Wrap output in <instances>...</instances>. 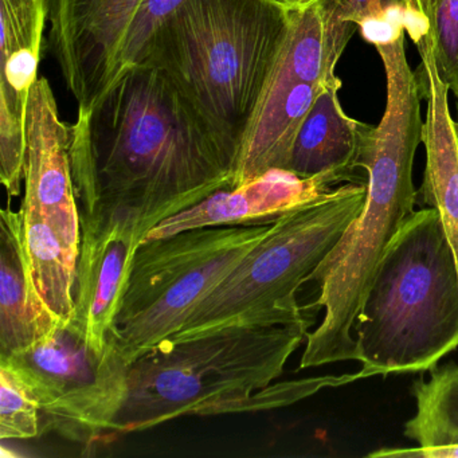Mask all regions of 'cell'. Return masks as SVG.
<instances>
[{"label":"cell","mask_w":458,"mask_h":458,"mask_svg":"<svg viewBox=\"0 0 458 458\" xmlns=\"http://www.w3.org/2000/svg\"><path fill=\"white\" fill-rule=\"evenodd\" d=\"M0 361L38 401L42 434L57 433L85 446L114 436L127 398L130 364L111 339L100 359L66 326L25 352L0 356Z\"/></svg>","instance_id":"obj_9"},{"label":"cell","mask_w":458,"mask_h":458,"mask_svg":"<svg viewBox=\"0 0 458 458\" xmlns=\"http://www.w3.org/2000/svg\"><path fill=\"white\" fill-rule=\"evenodd\" d=\"M186 0H141L124 42L122 74L138 64L144 47Z\"/></svg>","instance_id":"obj_22"},{"label":"cell","mask_w":458,"mask_h":458,"mask_svg":"<svg viewBox=\"0 0 458 458\" xmlns=\"http://www.w3.org/2000/svg\"><path fill=\"white\" fill-rule=\"evenodd\" d=\"M50 0H0V163L9 170L26 159V114L38 80Z\"/></svg>","instance_id":"obj_13"},{"label":"cell","mask_w":458,"mask_h":458,"mask_svg":"<svg viewBox=\"0 0 458 458\" xmlns=\"http://www.w3.org/2000/svg\"><path fill=\"white\" fill-rule=\"evenodd\" d=\"M140 2L50 0V52L79 112L92 108L122 76L125 38Z\"/></svg>","instance_id":"obj_11"},{"label":"cell","mask_w":458,"mask_h":458,"mask_svg":"<svg viewBox=\"0 0 458 458\" xmlns=\"http://www.w3.org/2000/svg\"><path fill=\"white\" fill-rule=\"evenodd\" d=\"M312 320L241 324L192 339H167L128 366L127 398L114 428L133 433L187 415L230 414L272 385L307 340Z\"/></svg>","instance_id":"obj_5"},{"label":"cell","mask_w":458,"mask_h":458,"mask_svg":"<svg viewBox=\"0 0 458 458\" xmlns=\"http://www.w3.org/2000/svg\"><path fill=\"white\" fill-rule=\"evenodd\" d=\"M404 42L406 33L374 47L385 68L387 101L359 165L366 171V197L359 216L310 275L318 296L310 308L324 310V316L308 332L300 369L358 359L356 318L388 242L417 205L412 168L422 143V95Z\"/></svg>","instance_id":"obj_2"},{"label":"cell","mask_w":458,"mask_h":458,"mask_svg":"<svg viewBox=\"0 0 458 458\" xmlns=\"http://www.w3.org/2000/svg\"><path fill=\"white\" fill-rule=\"evenodd\" d=\"M23 210L36 211L79 259L81 214L72 171L69 125L61 122L57 101L47 79L37 80L26 114Z\"/></svg>","instance_id":"obj_12"},{"label":"cell","mask_w":458,"mask_h":458,"mask_svg":"<svg viewBox=\"0 0 458 458\" xmlns=\"http://www.w3.org/2000/svg\"><path fill=\"white\" fill-rule=\"evenodd\" d=\"M80 214L81 248L69 326L101 359L122 310L136 253L148 230L135 211L103 200L92 213Z\"/></svg>","instance_id":"obj_10"},{"label":"cell","mask_w":458,"mask_h":458,"mask_svg":"<svg viewBox=\"0 0 458 458\" xmlns=\"http://www.w3.org/2000/svg\"><path fill=\"white\" fill-rule=\"evenodd\" d=\"M340 88V80L324 87L297 133L288 171L300 178L337 174L350 182L367 181L355 171L374 127L345 114Z\"/></svg>","instance_id":"obj_17"},{"label":"cell","mask_w":458,"mask_h":458,"mask_svg":"<svg viewBox=\"0 0 458 458\" xmlns=\"http://www.w3.org/2000/svg\"><path fill=\"white\" fill-rule=\"evenodd\" d=\"M350 23L329 20L318 2L292 12L280 58L241 141L230 189L270 170H288L297 133L352 38Z\"/></svg>","instance_id":"obj_8"},{"label":"cell","mask_w":458,"mask_h":458,"mask_svg":"<svg viewBox=\"0 0 458 458\" xmlns=\"http://www.w3.org/2000/svg\"><path fill=\"white\" fill-rule=\"evenodd\" d=\"M20 208L23 214L26 253L39 293L61 320L71 324L79 259L64 245L44 216Z\"/></svg>","instance_id":"obj_18"},{"label":"cell","mask_w":458,"mask_h":458,"mask_svg":"<svg viewBox=\"0 0 458 458\" xmlns=\"http://www.w3.org/2000/svg\"><path fill=\"white\" fill-rule=\"evenodd\" d=\"M353 334L363 379L430 372L457 350V259L436 208L414 211L388 242Z\"/></svg>","instance_id":"obj_4"},{"label":"cell","mask_w":458,"mask_h":458,"mask_svg":"<svg viewBox=\"0 0 458 458\" xmlns=\"http://www.w3.org/2000/svg\"><path fill=\"white\" fill-rule=\"evenodd\" d=\"M42 436V410L28 386L0 361V438L31 439Z\"/></svg>","instance_id":"obj_20"},{"label":"cell","mask_w":458,"mask_h":458,"mask_svg":"<svg viewBox=\"0 0 458 458\" xmlns=\"http://www.w3.org/2000/svg\"><path fill=\"white\" fill-rule=\"evenodd\" d=\"M332 15L358 26L375 47L404 33L402 0H318Z\"/></svg>","instance_id":"obj_19"},{"label":"cell","mask_w":458,"mask_h":458,"mask_svg":"<svg viewBox=\"0 0 458 458\" xmlns=\"http://www.w3.org/2000/svg\"><path fill=\"white\" fill-rule=\"evenodd\" d=\"M69 326L39 293L23 240V214L10 206L0 216V356H13Z\"/></svg>","instance_id":"obj_16"},{"label":"cell","mask_w":458,"mask_h":458,"mask_svg":"<svg viewBox=\"0 0 458 458\" xmlns=\"http://www.w3.org/2000/svg\"><path fill=\"white\" fill-rule=\"evenodd\" d=\"M348 182L337 174L300 178L291 171L276 168L242 186L219 190L198 205L165 219L146 241L202 227L267 224Z\"/></svg>","instance_id":"obj_14"},{"label":"cell","mask_w":458,"mask_h":458,"mask_svg":"<svg viewBox=\"0 0 458 458\" xmlns=\"http://www.w3.org/2000/svg\"><path fill=\"white\" fill-rule=\"evenodd\" d=\"M439 0H402L404 17V33L415 45L430 33L434 10Z\"/></svg>","instance_id":"obj_23"},{"label":"cell","mask_w":458,"mask_h":458,"mask_svg":"<svg viewBox=\"0 0 458 458\" xmlns=\"http://www.w3.org/2000/svg\"><path fill=\"white\" fill-rule=\"evenodd\" d=\"M291 25L275 0H186L136 65L162 71L240 151Z\"/></svg>","instance_id":"obj_3"},{"label":"cell","mask_w":458,"mask_h":458,"mask_svg":"<svg viewBox=\"0 0 458 458\" xmlns=\"http://www.w3.org/2000/svg\"><path fill=\"white\" fill-rule=\"evenodd\" d=\"M428 37L439 76L458 100V0H439Z\"/></svg>","instance_id":"obj_21"},{"label":"cell","mask_w":458,"mask_h":458,"mask_svg":"<svg viewBox=\"0 0 458 458\" xmlns=\"http://www.w3.org/2000/svg\"><path fill=\"white\" fill-rule=\"evenodd\" d=\"M80 213L98 203L135 211L148 234L230 189L238 149L173 81L147 64L128 68L69 125Z\"/></svg>","instance_id":"obj_1"},{"label":"cell","mask_w":458,"mask_h":458,"mask_svg":"<svg viewBox=\"0 0 458 458\" xmlns=\"http://www.w3.org/2000/svg\"><path fill=\"white\" fill-rule=\"evenodd\" d=\"M367 181L348 182L275 219L269 234L200 301L178 334L184 340L230 326L310 321L297 291L360 213Z\"/></svg>","instance_id":"obj_6"},{"label":"cell","mask_w":458,"mask_h":458,"mask_svg":"<svg viewBox=\"0 0 458 458\" xmlns=\"http://www.w3.org/2000/svg\"><path fill=\"white\" fill-rule=\"evenodd\" d=\"M275 221L202 227L144 241L109 339L128 364L181 331L195 308L269 234Z\"/></svg>","instance_id":"obj_7"},{"label":"cell","mask_w":458,"mask_h":458,"mask_svg":"<svg viewBox=\"0 0 458 458\" xmlns=\"http://www.w3.org/2000/svg\"><path fill=\"white\" fill-rule=\"evenodd\" d=\"M417 49L420 64L415 76L428 103L422 128L426 165L418 197L441 216L458 265V120L450 114V90L439 76L430 38L425 37Z\"/></svg>","instance_id":"obj_15"},{"label":"cell","mask_w":458,"mask_h":458,"mask_svg":"<svg viewBox=\"0 0 458 458\" xmlns=\"http://www.w3.org/2000/svg\"><path fill=\"white\" fill-rule=\"evenodd\" d=\"M281 6L285 7L289 12H296V10H302L310 4H316L318 0H275Z\"/></svg>","instance_id":"obj_24"}]
</instances>
